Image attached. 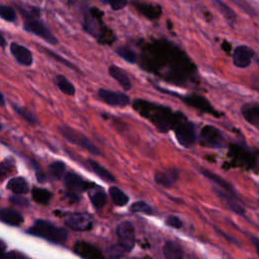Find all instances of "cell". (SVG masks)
Segmentation results:
<instances>
[{
	"mask_svg": "<svg viewBox=\"0 0 259 259\" xmlns=\"http://www.w3.org/2000/svg\"><path fill=\"white\" fill-rule=\"evenodd\" d=\"M133 107L142 116L150 119L151 122L163 133H167L172 128L176 121L183 115L180 112H173L169 107L141 99L135 100Z\"/></svg>",
	"mask_w": 259,
	"mask_h": 259,
	"instance_id": "1",
	"label": "cell"
},
{
	"mask_svg": "<svg viewBox=\"0 0 259 259\" xmlns=\"http://www.w3.org/2000/svg\"><path fill=\"white\" fill-rule=\"evenodd\" d=\"M19 10L23 18V28L38 37L42 38L51 45L58 44L57 37L47 27L45 22L40 18V11L34 6H22L20 4L15 5Z\"/></svg>",
	"mask_w": 259,
	"mask_h": 259,
	"instance_id": "2",
	"label": "cell"
},
{
	"mask_svg": "<svg viewBox=\"0 0 259 259\" xmlns=\"http://www.w3.org/2000/svg\"><path fill=\"white\" fill-rule=\"evenodd\" d=\"M28 233L53 243H64L68 239V231L66 229L45 220H37L30 227Z\"/></svg>",
	"mask_w": 259,
	"mask_h": 259,
	"instance_id": "3",
	"label": "cell"
},
{
	"mask_svg": "<svg viewBox=\"0 0 259 259\" xmlns=\"http://www.w3.org/2000/svg\"><path fill=\"white\" fill-rule=\"evenodd\" d=\"M59 132L71 144L83 148L92 155H101V152L97 146L89 138H87L84 134L77 131L76 128L64 124L59 126Z\"/></svg>",
	"mask_w": 259,
	"mask_h": 259,
	"instance_id": "4",
	"label": "cell"
},
{
	"mask_svg": "<svg viewBox=\"0 0 259 259\" xmlns=\"http://www.w3.org/2000/svg\"><path fill=\"white\" fill-rule=\"evenodd\" d=\"M64 183L67 187L66 195L69 197L72 201H78L79 200V194L82 193L83 191L88 190L91 188L93 183L86 181L82 176L75 172H66L64 174ZM94 186V184H93Z\"/></svg>",
	"mask_w": 259,
	"mask_h": 259,
	"instance_id": "5",
	"label": "cell"
},
{
	"mask_svg": "<svg viewBox=\"0 0 259 259\" xmlns=\"http://www.w3.org/2000/svg\"><path fill=\"white\" fill-rule=\"evenodd\" d=\"M173 128L176 140L181 146L185 148H190L191 146L194 145L196 141L195 126L191 121L187 120V118L184 115H182L176 121Z\"/></svg>",
	"mask_w": 259,
	"mask_h": 259,
	"instance_id": "6",
	"label": "cell"
},
{
	"mask_svg": "<svg viewBox=\"0 0 259 259\" xmlns=\"http://www.w3.org/2000/svg\"><path fill=\"white\" fill-rule=\"evenodd\" d=\"M95 12L88 13L83 21V28L85 29L86 32L91 34L93 37H95L99 42L105 44L107 42L105 35V30L106 28L102 25V22L100 18L98 17V13H96V9H94Z\"/></svg>",
	"mask_w": 259,
	"mask_h": 259,
	"instance_id": "7",
	"label": "cell"
},
{
	"mask_svg": "<svg viewBox=\"0 0 259 259\" xmlns=\"http://www.w3.org/2000/svg\"><path fill=\"white\" fill-rule=\"evenodd\" d=\"M118 245L123 248L126 253H130L136 245V233L133 224L128 221L121 222L116 228Z\"/></svg>",
	"mask_w": 259,
	"mask_h": 259,
	"instance_id": "8",
	"label": "cell"
},
{
	"mask_svg": "<svg viewBox=\"0 0 259 259\" xmlns=\"http://www.w3.org/2000/svg\"><path fill=\"white\" fill-rule=\"evenodd\" d=\"M200 144L210 148L226 147V140L222 133L212 125H204L199 134Z\"/></svg>",
	"mask_w": 259,
	"mask_h": 259,
	"instance_id": "9",
	"label": "cell"
},
{
	"mask_svg": "<svg viewBox=\"0 0 259 259\" xmlns=\"http://www.w3.org/2000/svg\"><path fill=\"white\" fill-rule=\"evenodd\" d=\"M65 225L73 231H89L93 226V219L85 212H73L65 219Z\"/></svg>",
	"mask_w": 259,
	"mask_h": 259,
	"instance_id": "10",
	"label": "cell"
},
{
	"mask_svg": "<svg viewBox=\"0 0 259 259\" xmlns=\"http://www.w3.org/2000/svg\"><path fill=\"white\" fill-rule=\"evenodd\" d=\"M98 97L110 106H120L125 107L130 103V97L125 93L114 92L108 89H99L98 90Z\"/></svg>",
	"mask_w": 259,
	"mask_h": 259,
	"instance_id": "11",
	"label": "cell"
},
{
	"mask_svg": "<svg viewBox=\"0 0 259 259\" xmlns=\"http://www.w3.org/2000/svg\"><path fill=\"white\" fill-rule=\"evenodd\" d=\"M255 52L252 48L241 45L235 48L233 53V63L238 68H247L251 65Z\"/></svg>",
	"mask_w": 259,
	"mask_h": 259,
	"instance_id": "12",
	"label": "cell"
},
{
	"mask_svg": "<svg viewBox=\"0 0 259 259\" xmlns=\"http://www.w3.org/2000/svg\"><path fill=\"white\" fill-rule=\"evenodd\" d=\"M185 103L189 104L190 106H193L199 110H202L204 112L207 113H211L215 116H219L218 112L211 107V105L208 103V101L203 98L202 96H198V95H187L184 97H180Z\"/></svg>",
	"mask_w": 259,
	"mask_h": 259,
	"instance_id": "13",
	"label": "cell"
},
{
	"mask_svg": "<svg viewBox=\"0 0 259 259\" xmlns=\"http://www.w3.org/2000/svg\"><path fill=\"white\" fill-rule=\"evenodd\" d=\"M10 51H11V54L14 56V58L16 59V61L19 64H21L23 66L31 65L32 54L27 48H25L17 42H12L10 45Z\"/></svg>",
	"mask_w": 259,
	"mask_h": 259,
	"instance_id": "14",
	"label": "cell"
},
{
	"mask_svg": "<svg viewBox=\"0 0 259 259\" xmlns=\"http://www.w3.org/2000/svg\"><path fill=\"white\" fill-rule=\"evenodd\" d=\"M213 191L221 197V199L223 201H225L228 204V206L231 208V210L235 211L236 213H238L240 215H245V208L238 202V200H237L238 197L236 195H233L227 191H224L221 188L213 187Z\"/></svg>",
	"mask_w": 259,
	"mask_h": 259,
	"instance_id": "15",
	"label": "cell"
},
{
	"mask_svg": "<svg viewBox=\"0 0 259 259\" xmlns=\"http://www.w3.org/2000/svg\"><path fill=\"white\" fill-rule=\"evenodd\" d=\"M108 73L110 75V77H112L114 80L117 81V83L121 86V88H123L124 90H131L133 85H132V81L127 75V73L119 68L116 65H111L108 68Z\"/></svg>",
	"mask_w": 259,
	"mask_h": 259,
	"instance_id": "16",
	"label": "cell"
},
{
	"mask_svg": "<svg viewBox=\"0 0 259 259\" xmlns=\"http://www.w3.org/2000/svg\"><path fill=\"white\" fill-rule=\"evenodd\" d=\"M244 118L254 125L255 127L259 126V105L257 102H248L245 103L241 108Z\"/></svg>",
	"mask_w": 259,
	"mask_h": 259,
	"instance_id": "17",
	"label": "cell"
},
{
	"mask_svg": "<svg viewBox=\"0 0 259 259\" xmlns=\"http://www.w3.org/2000/svg\"><path fill=\"white\" fill-rule=\"evenodd\" d=\"M179 172L176 168H170L166 172L158 171L154 175L155 181L164 187H171L173 183L178 179Z\"/></svg>",
	"mask_w": 259,
	"mask_h": 259,
	"instance_id": "18",
	"label": "cell"
},
{
	"mask_svg": "<svg viewBox=\"0 0 259 259\" xmlns=\"http://www.w3.org/2000/svg\"><path fill=\"white\" fill-rule=\"evenodd\" d=\"M200 172H201L207 179H209L210 181H212V182H213L218 187H220L222 190L227 191V192H229V193H231V194L237 196L236 191H235L234 187L232 186V184L229 183L227 180H225L223 177H221V176H219V175H217V174H214V173H212V172H210L209 170H206V169H201Z\"/></svg>",
	"mask_w": 259,
	"mask_h": 259,
	"instance_id": "19",
	"label": "cell"
},
{
	"mask_svg": "<svg viewBox=\"0 0 259 259\" xmlns=\"http://www.w3.org/2000/svg\"><path fill=\"white\" fill-rule=\"evenodd\" d=\"M89 198L96 210H101L107 202V195L102 188L96 185L91 187V190L89 191Z\"/></svg>",
	"mask_w": 259,
	"mask_h": 259,
	"instance_id": "20",
	"label": "cell"
},
{
	"mask_svg": "<svg viewBox=\"0 0 259 259\" xmlns=\"http://www.w3.org/2000/svg\"><path fill=\"white\" fill-rule=\"evenodd\" d=\"M0 221L10 225V226H19L23 222L22 215L11 208H0Z\"/></svg>",
	"mask_w": 259,
	"mask_h": 259,
	"instance_id": "21",
	"label": "cell"
},
{
	"mask_svg": "<svg viewBox=\"0 0 259 259\" xmlns=\"http://www.w3.org/2000/svg\"><path fill=\"white\" fill-rule=\"evenodd\" d=\"M86 163H87V166L90 167V169L98 176L100 177L102 180L106 181V182H115L116 179L115 177L103 166H101L99 163H97L96 161L94 160H91V159H88L86 160Z\"/></svg>",
	"mask_w": 259,
	"mask_h": 259,
	"instance_id": "22",
	"label": "cell"
},
{
	"mask_svg": "<svg viewBox=\"0 0 259 259\" xmlns=\"http://www.w3.org/2000/svg\"><path fill=\"white\" fill-rule=\"evenodd\" d=\"M163 254L167 259H181L183 257V250L179 243L167 241L163 246Z\"/></svg>",
	"mask_w": 259,
	"mask_h": 259,
	"instance_id": "23",
	"label": "cell"
},
{
	"mask_svg": "<svg viewBox=\"0 0 259 259\" xmlns=\"http://www.w3.org/2000/svg\"><path fill=\"white\" fill-rule=\"evenodd\" d=\"M7 188L15 194H25L29 190L28 183L23 177H14L10 179L7 183Z\"/></svg>",
	"mask_w": 259,
	"mask_h": 259,
	"instance_id": "24",
	"label": "cell"
},
{
	"mask_svg": "<svg viewBox=\"0 0 259 259\" xmlns=\"http://www.w3.org/2000/svg\"><path fill=\"white\" fill-rule=\"evenodd\" d=\"M55 83L58 86V88L66 95L68 96H74L76 93V89L73 83L69 81L68 78H66L63 75H57L55 79Z\"/></svg>",
	"mask_w": 259,
	"mask_h": 259,
	"instance_id": "25",
	"label": "cell"
},
{
	"mask_svg": "<svg viewBox=\"0 0 259 259\" xmlns=\"http://www.w3.org/2000/svg\"><path fill=\"white\" fill-rule=\"evenodd\" d=\"M108 193L113 201V203L117 206H124L127 204L130 198L128 196L117 186H110L108 189Z\"/></svg>",
	"mask_w": 259,
	"mask_h": 259,
	"instance_id": "26",
	"label": "cell"
},
{
	"mask_svg": "<svg viewBox=\"0 0 259 259\" xmlns=\"http://www.w3.org/2000/svg\"><path fill=\"white\" fill-rule=\"evenodd\" d=\"M212 1L215 4V6L219 8V10L221 11L223 16L225 17V19L228 21V23L231 26H233L234 23L236 22V18H237L233 9L230 6H228L226 3H224L222 0H212Z\"/></svg>",
	"mask_w": 259,
	"mask_h": 259,
	"instance_id": "27",
	"label": "cell"
},
{
	"mask_svg": "<svg viewBox=\"0 0 259 259\" xmlns=\"http://www.w3.org/2000/svg\"><path fill=\"white\" fill-rule=\"evenodd\" d=\"M15 172V161L12 157H7L0 162V181Z\"/></svg>",
	"mask_w": 259,
	"mask_h": 259,
	"instance_id": "28",
	"label": "cell"
},
{
	"mask_svg": "<svg viewBox=\"0 0 259 259\" xmlns=\"http://www.w3.org/2000/svg\"><path fill=\"white\" fill-rule=\"evenodd\" d=\"M116 54L122 58L124 61L131 63V64H136L137 63V60H138V56L136 54V52L134 50H132L130 47H126V46H121V47H118L116 50H115Z\"/></svg>",
	"mask_w": 259,
	"mask_h": 259,
	"instance_id": "29",
	"label": "cell"
},
{
	"mask_svg": "<svg viewBox=\"0 0 259 259\" xmlns=\"http://www.w3.org/2000/svg\"><path fill=\"white\" fill-rule=\"evenodd\" d=\"M32 193V198L34 201H36L37 203H41V204H48L52 198V193L45 189V188H37L34 187L31 191Z\"/></svg>",
	"mask_w": 259,
	"mask_h": 259,
	"instance_id": "30",
	"label": "cell"
},
{
	"mask_svg": "<svg viewBox=\"0 0 259 259\" xmlns=\"http://www.w3.org/2000/svg\"><path fill=\"white\" fill-rule=\"evenodd\" d=\"M91 245H88V244H85L84 242H79L76 246H75V252L77 254H79L80 256L82 257H102L101 253L98 251V250H93V251H90L89 247Z\"/></svg>",
	"mask_w": 259,
	"mask_h": 259,
	"instance_id": "31",
	"label": "cell"
},
{
	"mask_svg": "<svg viewBox=\"0 0 259 259\" xmlns=\"http://www.w3.org/2000/svg\"><path fill=\"white\" fill-rule=\"evenodd\" d=\"M66 165L62 161H55L49 166V173L54 179H61L65 174Z\"/></svg>",
	"mask_w": 259,
	"mask_h": 259,
	"instance_id": "32",
	"label": "cell"
},
{
	"mask_svg": "<svg viewBox=\"0 0 259 259\" xmlns=\"http://www.w3.org/2000/svg\"><path fill=\"white\" fill-rule=\"evenodd\" d=\"M130 209L133 212H142L145 214H154L155 213L154 208L149 203H147L146 201H143V200L135 201L134 203H132L130 206Z\"/></svg>",
	"mask_w": 259,
	"mask_h": 259,
	"instance_id": "33",
	"label": "cell"
},
{
	"mask_svg": "<svg viewBox=\"0 0 259 259\" xmlns=\"http://www.w3.org/2000/svg\"><path fill=\"white\" fill-rule=\"evenodd\" d=\"M0 18L8 21V22H13L16 19V12L13 7L0 4Z\"/></svg>",
	"mask_w": 259,
	"mask_h": 259,
	"instance_id": "34",
	"label": "cell"
},
{
	"mask_svg": "<svg viewBox=\"0 0 259 259\" xmlns=\"http://www.w3.org/2000/svg\"><path fill=\"white\" fill-rule=\"evenodd\" d=\"M14 109L16 110V112L21 115L27 122L31 123V124H36L38 121H37V118L25 107H19V106H16L14 105Z\"/></svg>",
	"mask_w": 259,
	"mask_h": 259,
	"instance_id": "35",
	"label": "cell"
},
{
	"mask_svg": "<svg viewBox=\"0 0 259 259\" xmlns=\"http://www.w3.org/2000/svg\"><path fill=\"white\" fill-rule=\"evenodd\" d=\"M42 49H44V51H45V52H46V53H47L51 58H53L54 60L58 61L59 63H61V64L65 65L66 67H68V68H70V69H72V70H76V71H78V72H79V69H78L74 64H72L71 62H69L68 60L61 58V56H59V55L55 54V53H54V52H52L51 50H48V49H45V48H42Z\"/></svg>",
	"mask_w": 259,
	"mask_h": 259,
	"instance_id": "36",
	"label": "cell"
},
{
	"mask_svg": "<svg viewBox=\"0 0 259 259\" xmlns=\"http://www.w3.org/2000/svg\"><path fill=\"white\" fill-rule=\"evenodd\" d=\"M126 252L123 250V248L121 246L117 245H113L111 246L108 250H107V255L110 258H118V257H122L124 256Z\"/></svg>",
	"mask_w": 259,
	"mask_h": 259,
	"instance_id": "37",
	"label": "cell"
},
{
	"mask_svg": "<svg viewBox=\"0 0 259 259\" xmlns=\"http://www.w3.org/2000/svg\"><path fill=\"white\" fill-rule=\"evenodd\" d=\"M165 224L168 227L174 228V229H181L183 226V223L181 221V219L177 215H169L166 218L165 220Z\"/></svg>",
	"mask_w": 259,
	"mask_h": 259,
	"instance_id": "38",
	"label": "cell"
},
{
	"mask_svg": "<svg viewBox=\"0 0 259 259\" xmlns=\"http://www.w3.org/2000/svg\"><path fill=\"white\" fill-rule=\"evenodd\" d=\"M103 2L108 4L112 10L117 11L124 8L127 5L128 0H103Z\"/></svg>",
	"mask_w": 259,
	"mask_h": 259,
	"instance_id": "39",
	"label": "cell"
},
{
	"mask_svg": "<svg viewBox=\"0 0 259 259\" xmlns=\"http://www.w3.org/2000/svg\"><path fill=\"white\" fill-rule=\"evenodd\" d=\"M10 201L12 203L20 205V206H27L28 205V200L25 197H22V196H20L18 194L10 197Z\"/></svg>",
	"mask_w": 259,
	"mask_h": 259,
	"instance_id": "40",
	"label": "cell"
},
{
	"mask_svg": "<svg viewBox=\"0 0 259 259\" xmlns=\"http://www.w3.org/2000/svg\"><path fill=\"white\" fill-rule=\"evenodd\" d=\"M5 251H6V244L4 241L0 240V258L5 257Z\"/></svg>",
	"mask_w": 259,
	"mask_h": 259,
	"instance_id": "41",
	"label": "cell"
},
{
	"mask_svg": "<svg viewBox=\"0 0 259 259\" xmlns=\"http://www.w3.org/2000/svg\"><path fill=\"white\" fill-rule=\"evenodd\" d=\"M36 178H37V181L40 182V183H42V182H45L47 180L46 174L42 171H39V170L36 172Z\"/></svg>",
	"mask_w": 259,
	"mask_h": 259,
	"instance_id": "42",
	"label": "cell"
},
{
	"mask_svg": "<svg viewBox=\"0 0 259 259\" xmlns=\"http://www.w3.org/2000/svg\"><path fill=\"white\" fill-rule=\"evenodd\" d=\"M251 240H252V242H253V244H254V246H255V248H256V250H257V252H259V240H258V238L257 237H251Z\"/></svg>",
	"mask_w": 259,
	"mask_h": 259,
	"instance_id": "43",
	"label": "cell"
},
{
	"mask_svg": "<svg viewBox=\"0 0 259 259\" xmlns=\"http://www.w3.org/2000/svg\"><path fill=\"white\" fill-rule=\"evenodd\" d=\"M6 46V40L4 38V36L1 34L0 32V47H5Z\"/></svg>",
	"mask_w": 259,
	"mask_h": 259,
	"instance_id": "44",
	"label": "cell"
},
{
	"mask_svg": "<svg viewBox=\"0 0 259 259\" xmlns=\"http://www.w3.org/2000/svg\"><path fill=\"white\" fill-rule=\"evenodd\" d=\"M4 105H5L4 96H3V94L0 92V106H4Z\"/></svg>",
	"mask_w": 259,
	"mask_h": 259,
	"instance_id": "45",
	"label": "cell"
},
{
	"mask_svg": "<svg viewBox=\"0 0 259 259\" xmlns=\"http://www.w3.org/2000/svg\"><path fill=\"white\" fill-rule=\"evenodd\" d=\"M1 127H2V126H1V124H0V128H1Z\"/></svg>",
	"mask_w": 259,
	"mask_h": 259,
	"instance_id": "46",
	"label": "cell"
}]
</instances>
